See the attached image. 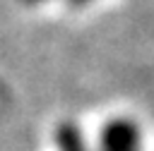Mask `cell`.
I'll return each instance as SVG.
<instances>
[{
	"label": "cell",
	"instance_id": "cell-1",
	"mask_svg": "<svg viewBox=\"0 0 154 151\" xmlns=\"http://www.w3.org/2000/svg\"><path fill=\"white\" fill-rule=\"evenodd\" d=\"M72 2H75V5H82V2H87V0H72Z\"/></svg>",
	"mask_w": 154,
	"mask_h": 151
}]
</instances>
